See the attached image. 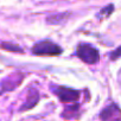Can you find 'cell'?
Listing matches in <instances>:
<instances>
[{
    "label": "cell",
    "mask_w": 121,
    "mask_h": 121,
    "mask_svg": "<svg viewBox=\"0 0 121 121\" xmlns=\"http://www.w3.org/2000/svg\"><path fill=\"white\" fill-rule=\"evenodd\" d=\"M77 56L87 64H95L100 59L99 51L89 44H80L77 46Z\"/></svg>",
    "instance_id": "1"
},
{
    "label": "cell",
    "mask_w": 121,
    "mask_h": 121,
    "mask_svg": "<svg viewBox=\"0 0 121 121\" xmlns=\"http://www.w3.org/2000/svg\"><path fill=\"white\" fill-rule=\"evenodd\" d=\"M33 53L36 55H45V56H56V55H59L62 52V49H60L59 45L55 44V43H51V42H40V43H37L33 49H32Z\"/></svg>",
    "instance_id": "2"
},
{
    "label": "cell",
    "mask_w": 121,
    "mask_h": 121,
    "mask_svg": "<svg viewBox=\"0 0 121 121\" xmlns=\"http://www.w3.org/2000/svg\"><path fill=\"white\" fill-rule=\"evenodd\" d=\"M55 91H56L57 96L59 97V100L64 103H74L80 99V93L77 90H74V89H70V88L59 87Z\"/></svg>",
    "instance_id": "3"
},
{
    "label": "cell",
    "mask_w": 121,
    "mask_h": 121,
    "mask_svg": "<svg viewBox=\"0 0 121 121\" xmlns=\"http://www.w3.org/2000/svg\"><path fill=\"white\" fill-rule=\"evenodd\" d=\"M100 119L102 121H121V110L117 106L110 104L101 112Z\"/></svg>",
    "instance_id": "4"
},
{
    "label": "cell",
    "mask_w": 121,
    "mask_h": 121,
    "mask_svg": "<svg viewBox=\"0 0 121 121\" xmlns=\"http://www.w3.org/2000/svg\"><path fill=\"white\" fill-rule=\"evenodd\" d=\"M23 80V76L22 75H11L10 77H7L3 83H1V88H3V91H6V90H12L13 88H16Z\"/></svg>",
    "instance_id": "5"
},
{
    "label": "cell",
    "mask_w": 121,
    "mask_h": 121,
    "mask_svg": "<svg viewBox=\"0 0 121 121\" xmlns=\"http://www.w3.org/2000/svg\"><path fill=\"white\" fill-rule=\"evenodd\" d=\"M39 100V94L36 89H30L29 90V95H27V100L26 102L22 106L20 110H27V109H31L32 107H35L37 104Z\"/></svg>",
    "instance_id": "6"
},
{
    "label": "cell",
    "mask_w": 121,
    "mask_h": 121,
    "mask_svg": "<svg viewBox=\"0 0 121 121\" xmlns=\"http://www.w3.org/2000/svg\"><path fill=\"white\" fill-rule=\"evenodd\" d=\"M70 13H62V14H56V16H50L46 18V22L49 24H60L62 22L65 20V18L69 16Z\"/></svg>",
    "instance_id": "7"
},
{
    "label": "cell",
    "mask_w": 121,
    "mask_h": 121,
    "mask_svg": "<svg viewBox=\"0 0 121 121\" xmlns=\"http://www.w3.org/2000/svg\"><path fill=\"white\" fill-rule=\"evenodd\" d=\"M1 48L5 49V50H9V51H14V52H22V51H23L19 46H17V45H12V44H9V43H4V44H1Z\"/></svg>",
    "instance_id": "8"
},
{
    "label": "cell",
    "mask_w": 121,
    "mask_h": 121,
    "mask_svg": "<svg viewBox=\"0 0 121 121\" xmlns=\"http://www.w3.org/2000/svg\"><path fill=\"white\" fill-rule=\"evenodd\" d=\"M77 108H78V106H77V104L69 107V108H68V109L63 113V116H65V117H71V116H73V114L77 110Z\"/></svg>",
    "instance_id": "9"
},
{
    "label": "cell",
    "mask_w": 121,
    "mask_h": 121,
    "mask_svg": "<svg viewBox=\"0 0 121 121\" xmlns=\"http://www.w3.org/2000/svg\"><path fill=\"white\" fill-rule=\"evenodd\" d=\"M110 12H113V6L110 5V6H107L106 9H103L102 11H101V14H108V13H110Z\"/></svg>",
    "instance_id": "10"
},
{
    "label": "cell",
    "mask_w": 121,
    "mask_h": 121,
    "mask_svg": "<svg viewBox=\"0 0 121 121\" xmlns=\"http://www.w3.org/2000/svg\"><path fill=\"white\" fill-rule=\"evenodd\" d=\"M120 55H121V48H120V49H117L114 53H112V57H110V58H112V59H116Z\"/></svg>",
    "instance_id": "11"
}]
</instances>
